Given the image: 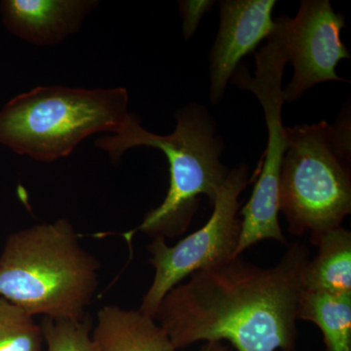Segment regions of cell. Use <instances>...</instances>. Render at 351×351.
Returning a JSON list of instances; mask_svg holds the SVG:
<instances>
[{"label":"cell","mask_w":351,"mask_h":351,"mask_svg":"<svg viewBox=\"0 0 351 351\" xmlns=\"http://www.w3.org/2000/svg\"><path fill=\"white\" fill-rule=\"evenodd\" d=\"M309 253L295 242L274 267L237 257L199 270L166 295L156 322L176 350L226 341L237 351H295Z\"/></svg>","instance_id":"cell-1"},{"label":"cell","mask_w":351,"mask_h":351,"mask_svg":"<svg viewBox=\"0 0 351 351\" xmlns=\"http://www.w3.org/2000/svg\"><path fill=\"white\" fill-rule=\"evenodd\" d=\"M100 269L69 219L39 223L7 239L0 255V297L34 317L83 319Z\"/></svg>","instance_id":"cell-2"},{"label":"cell","mask_w":351,"mask_h":351,"mask_svg":"<svg viewBox=\"0 0 351 351\" xmlns=\"http://www.w3.org/2000/svg\"><path fill=\"white\" fill-rule=\"evenodd\" d=\"M176 119L175 131L161 136L145 130L132 114L119 134L95 143L108 152L112 162L119 161L124 152L136 147L160 149L167 157L170 172L167 195L158 207L145 214L131 234L140 232L154 239L180 237L191 225L201 196H207L213 205L230 172L219 160L223 140L204 108L189 105L177 112Z\"/></svg>","instance_id":"cell-3"},{"label":"cell","mask_w":351,"mask_h":351,"mask_svg":"<svg viewBox=\"0 0 351 351\" xmlns=\"http://www.w3.org/2000/svg\"><path fill=\"white\" fill-rule=\"evenodd\" d=\"M128 104L124 88H34L0 110V145L39 162H53L94 134H119L132 115Z\"/></svg>","instance_id":"cell-4"},{"label":"cell","mask_w":351,"mask_h":351,"mask_svg":"<svg viewBox=\"0 0 351 351\" xmlns=\"http://www.w3.org/2000/svg\"><path fill=\"white\" fill-rule=\"evenodd\" d=\"M285 132L279 210L290 233L309 232L313 240L341 226L351 213L350 113L334 124L321 121Z\"/></svg>","instance_id":"cell-5"},{"label":"cell","mask_w":351,"mask_h":351,"mask_svg":"<svg viewBox=\"0 0 351 351\" xmlns=\"http://www.w3.org/2000/svg\"><path fill=\"white\" fill-rule=\"evenodd\" d=\"M256 73L252 77L248 69L240 66L234 73V83L241 89L253 92L265 112L269 138L263 156L262 167L253 193L240 215L241 232L234 258L263 240H276L285 244L286 239L279 223V184L287 138L282 124L284 101L282 78L287 57L274 32L267 43L256 53Z\"/></svg>","instance_id":"cell-6"},{"label":"cell","mask_w":351,"mask_h":351,"mask_svg":"<svg viewBox=\"0 0 351 351\" xmlns=\"http://www.w3.org/2000/svg\"><path fill=\"white\" fill-rule=\"evenodd\" d=\"M251 181L245 164L230 171L215 198L213 213L202 228L174 246H168L163 239H154L149 245V263L156 272L138 308L142 313L156 319L164 298L184 279L234 258L241 232L239 196Z\"/></svg>","instance_id":"cell-7"},{"label":"cell","mask_w":351,"mask_h":351,"mask_svg":"<svg viewBox=\"0 0 351 351\" xmlns=\"http://www.w3.org/2000/svg\"><path fill=\"white\" fill-rule=\"evenodd\" d=\"M343 27L345 18L328 0H302L294 19L281 16L274 21V34L294 68L283 90L285 101H297L319 83L346 82L336 73L339 62L350 58L341 38Z\"/></svg>","instance_id":"cell-8"},{"label":"cell","mask_w":351,"mask_h":351,"mask_svg":"<svg viewBox=\"0 0 351 351\" xmlns=\"http://www.w3.org/2000/svg\"><path fill=\"white\" fill-rule=\"evenodd\" d=\"M276 0L219 1L221 24L210 55V99L218 104L240 61L274 29Z\"/></svg>","instance_id":"cell-9"},{"label":"cell","mask_w":351,"mask_h":351,"mask_svg":"<svg viewBox=\"0 0 351 351\" xmlns=\"http://www.w3.org/2000/svg\"><path fill=\"white\" fill-rule=\"evenodd\" d=\"M94 0H3L2 23L7 31L36 46L59 44L80 31Z\"/></svg>","instance_id":"cell-10"},{"label":"cell","mask_w":351,"mask_h":351,"mask_svg":"<svg viewBox=\"0 0 351 351\" xmlns=\"http://www.w3.org/2000/svg\"><path fill=\"white\" fill-rule=\"evenodd\" d=\"M95 351H176L163 328L138 309L101 307L91 332Z\"/></svg>","instance_id":"cell-11"},{"label":"cell","mask_w":351,"mask_h":351,"mask_svg":"<svg viewBox=\"0 0 351 351\" xmlns=\"http://www.w3.org/2000/svg\"><path fill=\"white\" fill-rule=\"evenodd\" d=\"M317 256L307 263L304 290L330 295H351V232L334 228L311 240Z\"/></svg>","instance_id":"cell-12"},{"label":"cell","mask_w":351,"mask_h":351,"mask_svg":"<svg viewBox=\"0 0 351 351\" xmlns=\"http://www.w3.org/2000/svg\"><path fill=\"white\" fill-rule=\"evenodd\" d=\"M298 320L311 321L319 328L327 351H351V295L304 290Z\"/></svg>","instance_id":"cell-13"},{"label":"cell","mask_w":351,"mask_h":351,"mask_svg":"<svg viewBox=\"0 0 351 351\" xmlns=\"http://www.w3.org/2000/svg\"><path fill=\"white\" fill-rule=\"evenodd\" d=\"M0 351H46L34 316L0 297Z\"/></svg>","instance_id":"cell-14"},{"label":"cell","mask_w":351,"mask_h":351,"mask_svg":"<svg viewBox=\"0 0 351 351\" xmlns=\"http://www.w3.org/2000/svg\"><path fill=\"white\" fill-rule=\"evenodd\" d=\"M40 326L46 351H95L90 316L80 320L43 318Z\"/></svg>","instance_id":"cell-15"},{"label":"cell","mask_w":351,"mask_h":351,"mask_svg":"<svg viewBox=\"0 0 351 351\" xmlns=\"http://www.w3.org/2000/svg\"><path fill=\"white\" fill-rule=\"evenodd\" d=\"M213 0H182L179 1L180 12L182 19L184 38L189 39L195 36L204 14L214 5Z\"/></svg>","instance_id":"cell-16"},{"label":"cell","mask_w":351,"mask_h":351,"mask_svg":"<svg viewBox=\"0 0 351 351\" xmlns=\"http://www.w3.org/2000/svg\"><path fill=\"white\" fill-rule=\"evenodd\" d=\"M199 351H232V350L230 346L221 341H209V343H205Z\"/></svg>","instance_id":"cell-17"}]
</instances>
